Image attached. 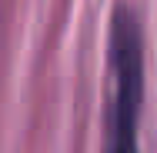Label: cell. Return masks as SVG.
I'll return each mask as SVG.
<instances>
[{"mask_svg": "<svg viewBox=\"0 0 157 153\" xmlns=\"http://www.w3.org/2000/svg\"><path fill=\"white\" fill-rule=\"evenodd\" d=\"M144 103V43L134 13L121 7L110 24V103L104 126V153H137V126Z\"/></svg>", "mask_w": 157, "mask_h": 153, "instance_id": "obj_1", "label": "cell"}]
</instances>
